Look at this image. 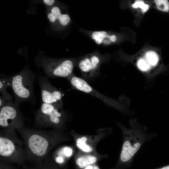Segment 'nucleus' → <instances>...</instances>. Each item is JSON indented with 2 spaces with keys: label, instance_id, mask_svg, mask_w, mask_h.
Wrapping results in <instances>:
<instances>
[{
  "label": "nucleus",
  "instance_id": "1",
  "mask_svg": "<svg viewBox=\"0 0 169 169\" xmlns=\"http://www.w3.org/2000/svg\"><path fill=\"white\" fill-rule=\"evenodd\" d=\"M24 144L27 161L34 165L43 162L60 144L72 136L65 131L33 129L24 127L18 130Z\"/></svg>",
  "mask_w": 169,
  "mask_h": 169
},
{
  "label": "nucleus",
  "instance_id": "2",
  "mask_svg": "<svg viewBox=\"0 0 169 169\" xmlns=\"http://www.w3.org/2000/svg\"><path fill=\"white\" fill-rule=\"evenodd\" d=\"M130 128L118 124L123 135L121 151L117 165L112 169H126L130 167L133 159L139 150L147 141L156 136L155 132L149 133L146 127L135 120L130 122Z\"/></svg>",
  "mask_w": 169,
  "mask_h": 169
},
{
  "label": "nucleus",
  "instance_id": "3",
  "mask_svg": "<svg viewBox=\"0 0 169 169\" xmlns=\"http://www.w3.org/2000/svg\"><path fill=\"white\" fill-rule=\"evenodd\" d=\"M13 128L0 131V161L21 166L27 161L22 140Z\"/></svg>",
  "mask_w": 169,
  "mask_h": 169
},
{
  "label": "nucleus",
  "instance_id": "4",
  "mask_svg": "<svg viewBox=\"0 0 169 169\" xmlns=\"http://www.w3.org/2000/svg\"><path fill=\"white\" fill-rule=\"evenodd\" d=\"M10 77V87L15 98L14 103L19 105L21 102L24 101L34 103L35 74L30 69L25 68Z\"/></svg>",
  "mask_w": 169,
  "mask_h": 169
},
{
  "label": "nucleus",
  "instance_id": "5",
  "mask_svg": "<svg viewBox=\"0 0 169 169\" xmlns=\"http://www.w3.org/2000/svg\"><path fill=\"white\" fill-rule=\"evenodd\" d=\"M34 121L40 127L65 131L67 118L63 107L42 102L35 114Z\"/></svg>",
  "mask_w": 169,
  "mask_h": 169
},
{
  "label": "nucleus",
  "instance_id": "6",
  "mask_svg": "<svg viewBox=\"0 0 169 169\" xmlns=\"http://www.w3.org/2000/svg\"><path fill=\"white\" fill-rule=\"evenodd\" d=\"M74 64V60L70 59L46 57L40 58L38 63L48 77L66 78L73 73Z\"/></svg>",
  "mask_w": 169,
  "mask_h": 169
},
{
  "label": "nucleus",
  "instance_id": "7",
  "mask_svg": "<svg viewBox=\"0 0 169 169\" xmlns=\"http://www.w3.org/2000/svg\"><path fill=\"white\" fill-rule=\"evenodd\" d=\"M19 106L10 102L0 108V126L2 129L13 128L18 130L25 127L24 117Z\"/></svg>",
  "mask_w": 169,
  "mask_h": 169
},
{
  "label": "nucleus",
  "instance_id": "8",
  "mask_svg": "<svg viewBox=\"0 0 169 169\" xmlns=\"http://www.w3.org/2000/svg\"><path fill=\"white\" fill-rule=\"evenodd\" d=\"M112 131L110 128L104 129L94 136L79 135L72 131L70 133L74 138L78 151L89 153L96 152L95 148L98 142L102 138L110 135Z\"/></svg>",
  "mask_w": 169,
  "mask_h": 169
},
{
  "label": "nucleus",
  "instance_id": "9",
  "mask_svg": "<svg viewBox=\"0 0 169 169\" xmlns=\"http://www.w3.org/2000/svg\"><path fill=\"white\" fill-rule=\"evenodd\" d=\"M42 102L63 107L62 94L53 85L46 76L38 77Z\"/></svg>",
  "mask_w": 169,
  "mask_h": 169
},
{
  "label": "nucleus",
  "instance_id": "10",
  "mask_svg": "<svg viewBox=\"0 0 169 169\" xmlns=\"http://www.w3.org/2000/svg\"><path fill=\"white\" fill-rule=\"evenodd\" d=\"M100 58L97 55L92 54L87 56L79 61L78 66L83 76L90 78L96 75L100 63Z\"/></svg>",
  "mask_w": 169,
  "mask_h": 169
},
{
  "label": "nucleus",
  "instance_id": "11",
  "mask_svg": "<svg viewBox=\"0 0 169 169\" xmlns=\"http://www.w3.org/2000/svg\"><path fill=\"white\" fill-rule=\"evenodd\" d=\"M106 156V155L100 154L97 151L89 153L78 151L75 155V162L79 168L84 169L88 166L94 164L100 159Z\"/></svg>",
  "mask_w": 169,
  "mask_h": 169
},
{
  "label": "nucleus",
  "instance_id": "12",
  "mask_svg": "<svg viewBox=\"0 0 169 169\" xmlns=\"http://www.w3.org/2000/svg\"><path fill=\"white\" fill-rule=\"evenodd\" d=\"M74 151L72 147L64 146L56 149L51 155L55 163L61 166L73 155Z\"/></svg>",
  "mask_w": 169,
  "mask_h": 169
},
{
  "label": "nucleus",
  "instance_id": "13",
  "mask_svg": "<svg viewBox=\"0 0 169 169\" xmlns=\"http://www.w3.org/2000/svg\"><path fill=\"white\" fill-rule=\"evenodd\" d=\"M91 37L95 42L98 44H108L110 42H115L117 39L115 35H109L105 31H95L92 33Z\"/></svg>",
  "mask_w": 169,
  "mask_h": 169
},
{
  "label": "nucleus",
  "instance_id": "14",
  "mask_svg": "<svg viewBox=\"0 0 169 169\" xmlns=\"http://www.w3.org/2000/svg\"><path fill=\"white\" fill-rule=\"evenodd\" d=\"M20 166V169H59L58 166L53 160L51 153L42 162L28 166L25 164Z\"/></svg>",
  "mask_w": 169,
  "mask_h": 169
},
{
  "label": "nucleus",
  "instance_id": "15",
  "mask_svg": "<svg viewBox=\"0 0 169 169\" xmlns=\"http://www.w3.org/2000/svg\"><path fill=\"white\" fill-rule=\"evenodd\" d=\"M54 15L56 20L63 26L67 25L70 21L69 16L67 14L62 13L59 8L56 6L52 7L50 11Z\"/></svg>",
  "mask_w": 169,
  "mask_h": 169
},
{
  "label": "nucleus",
  "instance_id": "16",
  "mask_svg": "<svg viewBox=\"0 0 169 169\" xmlns=\"http://www.w3.org/2000/svg\"><path fill=\"white\" fill-rule=\"evenodd\" d=\"M8 87H10V77H1L0 78V91L7 101L13 102L12 95L7 91Z\"/></svg>",
  "mask_w": 169,
  "mask_h": 169
},
{
  "label": "nucleus",
  "instance_id": "17",
  "mask_svg": "<svg viewBox=\"0 0 169 169\" xmlns=\"http://www.w3.org/2000/svg\"><path fill=\"white\" fill-rule=\"evenodd\" d=\"M145 59L151 66H155L157 64L159 58L155 52L149 51L146 53Z\"/></svg>",
  "mask_w": 169,
  "mask_h": 169
},
{
  "label": "nucleus",
  "instance_id": "18",
  "mask_svg": "<svg viewBox=\"0 0 169 169\" xmlns=\"http://www.w3.org/2000/svg\"><path fill=\"white\" fill-rule=\"evenodd\" d=\"M154 2L158 10L164 12H167L169 11V2L168 1L155 0Z\"/></svg>",
  "mask_w": 169,
  "mask_h": 169
},
{
  "label": "nucleus",
  "instance_id": "19",
  "mask_svg": "<svg viewBox=\"0 0 169 169\" xmlns=\"http://www.w3.org/2000/svg\"><path fill=\"white\" fill-rule=\"evenodd\" d=\"M137 65L140 70L144 72L149 70L151 66L145 59L142 58H141L138 60Z\"/></svg>",
  "mask_w": 169,
  "mask_h": 169
},
{
  "label": "nucleus",
  "instance_id": "20",
  "mask_svg": "<svg viewBox=\"0 0 169 169\" xmlns=\"http://www.w3.org/2000/svg\"><path fill=\"white\" fill-rule=\"evenodd\" d=\"M132 6L134 8H141L142 11L143 13L147 11L150 8L149 5L145 4L143 1L140 0L136 1L135 3L132 5Z\"/></svg>",
  "mask_w": 169,
  "mask_h": 169
},
{
  "label": "nucleus",
  "instance_id": "21",
  "mask_svg": "<svg viewBox=\"0 0 169 169\" xmlns=\"http://www.w3.org/2000/svg\"><path fill=\"white\" fill-rule=\"evenodd\" d=\"M14 165L0 161V169H18Z\"/></svg>",
  "mask_w": 169,
  "mask_h": 169
},
{
  "label": "nucleus",
  "instance_id": "22",
  "mask_svg": "<svg viewBox=\"0 0 169 169\" xmlns=\"http://www.w3.org/2000/svg\"><path fill=\"white\" fill-rule=\"evenodd\" d=\"M9 102H10L7 101L2 95L0 97V108Z\"/></svg>",
  "mask_w": 169,
  "mask_h": 169
},
{
  "label": "nucleus",
  "instance_id": "23",
  "mask_svg": "<svg viewBox=\"0 0 169 169\" xmlns=\"http://www.w3.org/2000/svg\"><path fill=\"white\" fill-rule=\"evenodd\" d=\"M43 1L45 4L49 6H52L55 2L54 0H43Z\"/></svg>",
  "mask_w": 169,
  "mask_h": 169
},
{
  "label": "nucleus",
  "instance_id": "24",
  "mask_svg": "<svg viewBox=\"0 0 169 169\" xmlns=\"http://www.w3.org/2000/svg\"><path fill=\"white\" fill-rule=\"evenodd\" d=\"M155 169H169V164Z\"/></svg>",
  "mask_w": 169,
  "mask_h": 169
}]
</instances>
